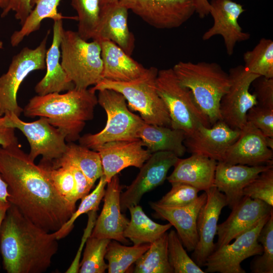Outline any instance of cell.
<instances>
[{"mask_svg":"<svg viewBox=\"0 0 273 273\" xmlns=\"http://www.w3.org/2000/svg\"><path fill=\"white\" fill-rule=\"evenodd\" d=\"M0 175L8 185L10 203L47 232L57 231L75 211L19 144L0 147Z\"/></svg>","mask_w":273,"mask_h":273,"instance_id":"1","label":"cell"},{"mask_svg":"<svg viewBox=\"0 0 273 273\" xmlns=\"http://www.w3.org/2000/svg\"><path fill=\"white\" fill-rule=\"evenodd\" d=\"M54 232L37 226L11 204L0 226V252L8 273H42L58 250Z\"/></svg>","mask_w":273,"mask_h":273,"instance_id":"2","label":"cell"},{"mask_svg":"<svg viewBox=\"0 0 273 273\" xmlns=\"http://www.w3.org/2000/svg\"><path fill=\"white\" fill-rule=\"evenodd\" d=\"M98 104L90 88H73L66 93L37 95L30 99L23 109L25 116L43 117L65 136L68 143L78 140L86 122L94 118Z\"/></svg>","mask_w":273,"mask_h":273,"instance_id":"3","label":"cell"},{"mask_svg":"<svg viewBox=\"0 0 273 273\" xmlns=\"http://www.w3.org/2000/svg\"><path fill=\"white\" fill-rule=\"evenodd\" d=\"M172 68L180 84L192 92L211 126L220 120V102L230 85L229 73L215 62L180 61Z\"/></svg>","mask_w":273,"mask_h":273,"instance_id":"4","label":"cell"},{"mask_svg":"<svg viewBox=\"0 0 273 273\" xmlns=\"http://www.w3.org/2000/svg\"><path fill=\"white\" fill-rule=\"evenodd\" d=\"M158 71L151 67L142 76L129 82L103 79L90 89L94 92L103 89L115 90L123 96L127 106L138 112L145 123L171 127L168 111L156 89Z\"/></svg>","mask_w":273,"mask_h":273,"instance_id":"5","label":"cell"},{"mask_svg":"<svg viewBox=\"0 0 273 273\" xmlns=\"http://www.w3.org/2000/svg\"><path fill=\"white\" fill-rule=\"evenodd\" d=\"M61 63L77 89H87L102 79L101 46L88 42L77 31L63 29L61 39Z\"/></svg>","mask_w":273,"mask_h":273,"instance_id":"6","label":"cell"},{"mask_svg":"<svg viewBox=\"0 0 273 273\" xmlns=\"http://www.w3.org/2000/svg\"><path fill=\"white\" fill-rule=\"evenodd\" d=\"M156 86L168 111L171 128L183 130L187 137L201 125L211 126L192 92L180 84L172 68L158 70Z\"/></svg>","mask_w":273,"mask_h":273,"instance_id":"7","label":"cell"},{"mask_svg":"<svg viewBox=\"0 0 273 273\" xmlns=\"http://www.w3.org/2000/svg\"><path fill=\"white\" fill-rule=\"evenodd\" d=\"M98 92V103L107 114L106 125L97 133L80 136L79 144L94 150L107 142L139 139V130L145 122L140 116L129 110L123 96L110 89Z\"/></svg>","mask_w":273,"mask_h":273,"instance_id":"8","label":"cell"},{"mask_svg":"<svg viewBox=\"0 0 273 273\" xmlns=\"http://www.w3.org/2000/svg\"><path fill=\"white\" fill-rule=\"evenodd\" d=\"M49 31L35 49L24 47L12 58L7 72L0 77V116L13 113L20 116L23 109L17 101L21 84L32 71L46 68Z\"/></svg>","mask_w":273,"mask_h":273,"instance_id":"9","label":"cell"},{"mask_svg":"<svg viewBox=\"0 0 273 273\" xmlns=\"http://www.w3.org/2000/svg\"><path fill=\"white\" fill-rule=\"evenodd\" d=\"M4 116L7 126L19 129L27 139L30 146L28 154L32 160L40 155L42 160L52 162L65 153L67 146L65 135L46 118L40 117L36 121L28 122L13 113Z\"/></svg>","mask_w":273,"mask_h":273,"instance_id":"10","label":"cell"},{"mask_svg":"<svg viewBox=\"0 0 273 273\" xmlns=\"http://www.w3.org/2000/svg\"><path fill=\"white\" fill-rule=\"evenodd\" d=\"M270 214L262 217L253 226L229 243L215 250L207 258L205 272L245 273L241 266L245 259L261 255L262 247L258 241L259 233Z\"/></svg>","mask_w":273,"mask_h":273,"instance_id":"11","label":"cell"},{"mask_svg":"<svg viewBox=\"0 0 273 273\" xmlns=\"http://www.w3.org/2000/svg\"><path fill=\"white\" fill-rule=\"evenodd\" d=\"M228 73L230 85L220 100L221 120L231 128L240 130L246 123L247 112L257 104L249 89L260 76L249 72L242 65L231 68Z\"/></svg>","mask_w":273,"mask_h":273,"instance_id":"12","label":"cell"},{"mask_svg":"<svg viewBox=\"0 0 273 273\" xmlns=\"http://www.w3.org/2000/svg\"><path fill=\"white\" fill-rule=\"evenodd\" d=\"M119 2L157 29L178 28L196 12L194 0H119Z\"/></svg>","mask_w":273,"mask_h":273,"instance_id":"13","label":"cell"},{"mask_svg":"<svg viewBox=\"0 0 273 273\" xmlns=\"http://www.w3.org/2000/svg\"><path fill=\"white\" fill-rule=\"evenodd\" d=\"M179 157L169 151L152 153L149 158L140 168V170L131 184L120 194L122 212L130 206L138 205L143 196L161 185L167 178L170 168L174 166Z\"/></svg>","mask_w":273,"mask_h":273,"instance_id":"14","label":"cell"},{"mask_svg":"<svg viewBox=\"0 0 273 273\" xmlns=\"http://www.w3.org/2000/svg\"><path fill=\"white\" fill-rule=\"evenodd\" d=\"M209 3V14L212 17L213 23L202 38L207 40L216 35L221 36L226 53L232 56L237 43L246 41L251 36L243 30L238 22L245 10L242 5L232 0H211Z\"/></svg>","mask_w":273,"mask_h":273,"instance_id":"15","label":"cell"},{"mask_svg":"<svg viewBox=\"0 0 273 273\" xmlns=\"http://www.w3.org/2000/svg\"><path fill=\"white\" fill-rule=\"evenodd\" d=\"M207 200L201 208L197 219L198 241L192 255L193 260L200 267L203 266L208 257L214 251V239L222 208L227 206L225 195L215 187L204 191Z\"/></svg>","mask_w":273,"mask_h":273,"instance_id":"16","label":"cell"},{"mask_svg":"<svg viewBox=\"0 0 273 273\" xmlns=\"http://www.w3.org/2000/svg\"><path fill=\"white\" fill-rule=\"evenodd\" d=\"M144 147L139 139L112 141L96 147L94 150L100 155L106 181L128 167L140 168L152 154Z\"/></svg>","mask_w":273,"mask_h":273,"instance_id":"17","label":"cell"},{"mask_svg":"<svg viewBox=\"0 0 273 273\" xmlns=\"http://www.w3.org/2000/svg\"><path fill=\"white\" fill-rule=\"evenodd\" d=\"M240 130L231 128L220 120L210 127L201 125L184 144L192 154L222 161L229 147L237 140Z\"/></svg>","mask_w":273,"mask_h":273,"instance_id":"18","label":"cell"},{"mask_svg":"<svg viewBox=\"0 0 273 273\" xmlns=\"http://www.w3.org/2000/svg\"><path fill=\"white\" fill-rule=\"evenodd\" d=\"M107 185L103 208L96 219L90 236L114 240L126 244L128 241L124 236L123 232L129 220L121 213L120 198L122 187L118 174Z\"/></svg>","mask_w":273,"mask_h":273,"instance_id":"19","label":"cell"},{"mask_svg":"<svg viewBox=\"0 0 273 273\" xmlns=\"http://www.w3.org/2000/svg\"><path fill=\"white\" fill-rule=\"evenodd\" d=\"M231 209L228 218L217 225V241L214 250L230 243L262 217L273 212L272 206L260 200L246 196H243Z\"/></svg>","mask_w":273,"mask_h":273,"instance_id":"20","label":"cell"},{"mask_svg":"<svg viewBox=\"0 0 273 273\" xmlns=\"http://www.w3.org/2000/svg\"><path fill=\"white\" fill-rule=\"evenodd\" d=\"M231 164L248 166L273 165L272 150L265 136L251 123L246 122L237 140L228 149L222 161Z\"/></svg>","mask_w":273,"mask_h":273,"instance_id":"21","label":"cell"},{"mask_svg":"<svg viewBox=\"0 0 273 273\" xmlns=\"http://www.w3.org/2000/svg\"><path fill=\"white\" fill-rule=\"evenodd\" d=\"M207 200L205 192L191 204L184 206H167L156 202L149 203L154 210V215L167 220L173 226L184 247L189 252L193 251L198 241L197 219L199 211Z\"/></svg>","mask_w":273,"mask_h":273,"instance_id":"22","label":"cell"},{"mask_svg":"<svg viewBox=\"0 0 273 273\" xmlns=\"http://www.w3.org/2000/svg\"><path fill=\"white\" fill-rule=\"evenodd\" d=\"M128 11L119 1L100 6L99 24L93 40H110L131 56L134 37L127 24Z\"/></svg>","mask_w":273,"mask_h":273,"instance_id":"23","label":"cell"},{"mask_svg":"<svg viewBox=\"0 0 273 273\" xmlns=\"http://www.w3.org/2000/svg\"><path fill=\"white\" fill-rule=\"evenodd\" d=\"M273 167V165L248 166L217 162L214 187L223 193L227 206L232 209L243 197L245 187L261 172Z\"/></svg>","mask_w":273,"mask_h":273,"instance_id":"24","label":"cell"},{"mask_svg":"<svg viewBox=\"0 0 273 273\" xmlns=\"http://www.w3.org/2000/svg\"><path fill=\"white\" fill-rule=\"evenodd\" d=\"M52 44L47 51L45 62L47 71L44 77L36 84L34 90L37 95L68 91L74 88V84L68 78L60 60V44L64 29L62 19L54 21Z\"/></svg>","mask_w":273,"mask_h":273,"instance_id":"25","label":"cell"},{"mask_svg":"<svg viewBox=\"0 0 273 273\" xmlns=\"http://www.w3.org/2000/svg\"><path fill=\"white\" fill-rule=\"evenodd\" d=\"M98 42L101 48L102 79L129 82L139 78L147 72L148 68L131 58L113 42L108 40Z\"/></svg>","mask_w":273,"mask_h":273,"instance_id":"26","label":"cell"},{"mask_svg":"<svg viewBox=\"0 0 273 273\" xmlns=\"http://www.w3.org/2000/svg\"><path fill=\"white\" fill-rule=\"evenodd\" d=\"M217 163V161L207 157L192 154L185 159L179 158L166 178L170 184L184 183L205 191L214 186Z\"/></svg>","mask_w":273,"mask_h":273,"instance_id":"27","label":"cell"},{"mask_svg":"<svg viewBox=\"0 0 273 273\" xmlns=\"http://www.w3.org/2000/svg\"><path fill=\"white\" fill-rule=\"evenodd\" d=\"M138 136L151 153L169 151L180 157L187 150L184 144L186 136L180 129L145 122L139 129Z\"/></svg>","mask_w":273,"mask_h":273,"instance_id":"28","label":"cell"},{"mask_svg":"<svg viewBox=\"0 0 273 273\" xmlns=\"http://www.w3.org/2000/svg\"><path fill=\"white\" fill-rule=\"evenodd\" d=\"M49 162L54 168L65 164L76 166L85 175L92 187L97 179L104 175L98 152L72 142L67 144L65 153L60 158Z\"/></svg>","mask_w":273,"mask_h":273,"instance_id":"29","label":"cell"},{"mask_svg":"<svg viewBox=\"0 0 273 273\" xmlns=\"http://www.w3.org/2000/svg\"><path fill=\"white\" fill-rule=\"evenodd\" d=\"M130 219L126 226L124 236L133 245L150 244L167 232L172 225L158 223L150 219L141 206L136 205L129 207Z\"/></svg>","mask_w":273,"mask_h":273,"instance_id":"30","label":"cell"},{"mask_svg":"<svg viewBox=\"0 0 273 273\" xmlns=\"http://www.w3.org/2000/svg\"><path fill=\"white\" fill-rule=\"evenodd\" d=\"M60 1L31 0L32 10L21 25L20 29L15 31L11 36V46L13 47L17 46L25 37L39 30L42 21L45 19L55 21L66 18L58 11Z\"/></svg>","mask_w":273,"mask_h":273,"instance_id":"31","label":"cell"},{"mask_svg":"<svg viewBox=\"0 0 273 273\" xmlns=\"http://www.w3.org/2000/svg\"><path fill=\"white\" fill-rule=\"evenodd\" d=\"M167 232L153 242L135 262L133 272L173 273L168 258Z\"/></svg>","mask_w":273,"mask_h":273,"instance_id":"32","label":"cell"},{"mask_svg":"<svg viewBox=\"0 0 273 273\" xmlns=\"http://www.w3.org/2000/svg\"><path fill=\"white\" fill-rule=\"evenodd\" d=\"M150 244L123 245L115 241L108 245L105 259L109 273H124L149 249Z\"/></svg>","mask_w":273,"mask_h":273,"instance_id":"33","label":"cell"},{"mask_svg":"<svg viewBox=\"0 0 273 273\" xmlns=\"http://www.w3.org/2000/svg\"><path fill=\"white\" fill-rule=\"evenodd\" d=\"M244 67L249 72L267 78H273V41L262 38L251 51L243 55Z\"/></svg>","mask_w":273,"mask_h":273,"instance_id":"34","label":"cell"},{"mask_svg":"<svg viewBox=\"0 0 273 273\" xmlns=\"http://www.w3.org/2000/svg\"><path fill=\"white\" fill-rule=\"evenodd\" d=\"M39 165L42 168L51 184L68 203L76 210L77 198L75 181L73 173L68 165L53 167L48 161L41 160Z\"/></svg>","mask_w":273,"mask_h":273,"instance_id":"35","label":"cell"},{"mask_svg":"<svg viewBox=\"0 0 273 273\" xmlns=\"http://www.w3.org/2000/svg\"><path fill=\"white\" fill-rule=\"evenodd\" d=\"M77 14V33L83 39H93L99 22L100 5L99 0H71Z\"/></svg>","mask_w":273,"mask_h":273,"instance_id":"36","label":"cell"},{"mask_svg":"<svg viewBox=\"0 0 273 273\" xmlns=\"http://www.w3.org/2000/svg\"><path fill=\"white\" fill-rule=\"evenodd\" d=\"M111 240L91 237L85 243L83 258L80 262L78 272L104 273L108 268L105 256L108 245Z\"/></svg>","mask_w":273,"mask_h":273,"instance_id":"37","label":"cell"},{"mask_svg":"<svg viewBox=\"0 0 273 273\" xmlns=\"http://www.w3.org/2000/svg\"><path fill=\"white\" fill-rule=\"evenodd\" d=\"M169 263L173 273H205L187 254L176 232L171 230L167 234Z\"/></svg>","mask_w":273,"mask_h":273,"instance_id":"38","label":"cell"},{"mask_svg":"<svg viewBox=\"0 0 273 273\" xmlns=\"http://www.w3.org/2000/svg\"><path fill=\"white\" fill-rule=\"evenodd\" d=\"M99 179L98 185L93 192L81 199L79 206L70 218L59 230L54 232L58 240L64 238L71 232L74 227V222L81 215L87 214L90 211H97L99 210V206L105 195V187L107 184L104 175Z\"/></svg>","mask_w":273,"mask_h":273,"instance_id":"39","label":"cell"},{"mask_svg":"<svg viewBox=\"0 0 273 273\" xmlns=\"http://www.w3.org/2000/svg\"><path fill=\"white\" fill-rule=\"evenodd\" d=\"M258 241L262 247V253L251 261L250 270L253 273H272L273 213L261 229Z\"/></svg>","mask_w":273,"mask_h":273,"instance_id":"40","label":"cell"},{"mask_svg":"<svg viewBox=\"0 0 273 273\" xmlns=\"http://www.w3.org/2000/svg\"><path fill=\"white\" fill-rule=\"evenodd\" d=\"M243 196L259 199L273 206V167L261 172L246 186Z\"/></svg>","mask_w":273,"mask_h":273,"instance_id":"41","label":"cell"},{"mask_svg":"<svg viewBox=\"0 0 273 273\" xmlns=\"http://www.w3.org/2000/svg\"><path fill=\"white\" fill-rule=\"evenodd\" d=\"M171 190L156 202L167 206H184L194 202L200 191L197 188L181 183H171Z\"/></svg>","mask_w":273,"mask_h":273,"instance_id":"42","label":"cell"},{"mask_svg":"<svg viewBox=\"0 0 273 273\" xmlns=\"http://www.w3.org/2000/svg\"><path fill=\"white\" fill-rule=\"evenodd\" d=\"M246 122L260 130L265 136L273 138V109L256 105L247 112Z\"/></svg>","mask_w":273,"mask_h":273,"instance_id":"43","label":"cell"},{"mask_svg":"<svg viewBox=\"0 0 273 273\" xmlns=\"http://www.w3.org/2000/svg\"><path fill=\"white\" fill-rule=\"evenodd\" d=\"M256 105L273 109V78L259 76L252 83Z\"/></svg>","mask_w":273,"mask_h":273,"instance_id":"44","label":"cell"},{"mask_svg":"<svg viewBox=\"0 0 273 273\" xmlns=\"http://www.w3.org/2000/svg\"><path fill=\"white\" fill-rule=\"evenodd\" d=\"M31 0H0V9L2 10L1 16L4 18L11 12L15 13L16 19L23 24L32 10Z\"/></svg>","mask_w":273,"mask_h":273,"instance_id":"45","label":"cell"},{"mask_svg":"<svg viewBox=\"0 0 273 273\" xmlns=\"http://www.w3.org/2000/svg\"><path fill=\"white\" fill-rule=\"evenodd\" d=\"M87 214L88 215L87 223L86 226L84 230L80 245L71 265L65 271L66 273H77L79 271L80 259L83 247L85 244L86 240L91 235L97 218V213L96 211H90Z\"/></svg>","mask_w":273,"mask_h":273,"instance_id":"46","label":"cell"},{"mask_svg":"<svg viewBox=\"0 0 273 273\" xmlns=\"http://www.w3.org/2000/svg\"><path fill=\"white\" fill-rule=\"evenodd\" d=\"M65 165L70 167L73 173L75 181L77 198L78 200L81 199L89 193L93 187L90 185L85 175L77 167L70 164H65L61 166Z\"/></svg>","mask_w":273,"mask_h":273,"instance_id":"47","label":"cell"},{"mask_svg":"<svg viewBox=\"0 0 273 273\" xmlns=\"http://www.w3.org/2000/svg\"><path fill=\"white\" fill-rule=\"evenodd\" d=\"M4 116H0V145L8 148L19 144L15 133V129L5 125Z\"/></svg>","mask_w":273,"mask_h":273,"instance_id":"48","label":"cell"},{"mask_svg":"<svg viewBox=\"0 0 273 273\" xmlns=\"http://www.w3.org/2000/svg\"><path fill=\"white\" fill-rule=\"evenodd\" d=\"M9 196L8 185L0 175V208H8L10 206Z\"/></svg>","mask_w":273,"mask_h":273,"instance_id":"49","label":"cell"},{"mask_svg":"<svg viewBox=\"0 0 273 273\" xmlns=\"http://www.w3.org/2000/svg\"><path fill=\"white\" fill-rule=\"evenodd\" d=\"M196 13L200 18H204L209 14L210 3L208 0H194Z\"/></svg>","mask_w":273,"mask_h":273,"instance_id":"50","label":"cell"},{"mask_svg":"<svg viewBox=\"0 0 273 273\" xmlns=\"http://www.w3.org/2000/svg\"><path fill=\"white\" fill-rule=\"evenodd\" d=\"M265 141L267 147L273 150V138L265 136Z\"/></svg>","mask_w":273,"mask_h":273,"instance_id":"51","label":"cell"},{"mask_svg":"<svg viewBox=\"0 0 273 273\" xmlns=\"http://www.w3.org/2000/svg\"><path fill=\"white\" fill-rule=\"evenodd\" d=\"M8 208H0V226ZM1 268V265H0Z\"/></svg>","mask_w":273,"mask_h":273,"instance_id":"52","label":"cell"},{"mask_svg":"<svg viewBox=\"0 0 273 273\" xmlns=\"http://www.w3.org/2000/svg\"><path fill=\"white\" fill-rule=\"evenodd\" d=\"M100 3V6H103L104 5L114 2L116 1H118L119 0H99Z\"/></svg>","mask_w":273,"mask_h":273,"instance_id":"53","label":"cell"}]
</instances>
